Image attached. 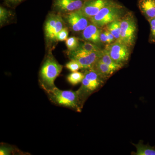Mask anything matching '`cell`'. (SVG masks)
Returning <instances> with one entry per match:
<instances>
[{"instance_id": "26", "label": "cell", "mask_w": 155, "mask_h": 155, "mask_svg": "<svg viewBox=\"0 0 155 155\" xmlns=\"http://www.w3.org/2000/svg\"><path fill=\"white\" fill-rule=\"evenodd\" d=\"M100 39L102 44H106V45H109V40H108L107 35V31L102 30L100 35Z\"/></svg>"}, {"instance_id": "14", "label": "cell", "mask_w": 155, "mask_h": 155, "mask_svg": "<svg viewBox=\"0 0 155 155\" xmlns=\"http://www.w3.org/2000/svg\"><path fill=\"white\" fill-rule=\"evenodd\" d=\"M91 69L95 71L105 80L110 77L115 72L110 67L100 61L99 59L96 62Z\"/></svg>"}, {"instance_id": "13", "label": "cell", "mask_w": 155, "mask_h": 155, "mask_svg": "<svg viewBox=\"0 0 155 155\" xmlns=\"http://www.w3.org/2000/svg\"><path fill=\"white\" fill-rule=\"evenodd\" d=\"M137 5L142 14L147 21L155 17V0H138Z\"/></svg>"}, {"instance_id": "22", "label": "cell", "mask_w": 155, "mask_h": 155, "mask_svg": "<svg viewBox=\"0 0 155 155\" xmlns=\"http://www.w3.org/2000/svg\"><path fill=\"white\" fill-rule=\"evenodd\" d=\"M79 39L75 36L68 38L65 41L68 51H73L76 50L80 45Z\"/></svg>"}, {"instance_id": "20", "label": "cell", "mask_w": 155, "mask_h": 155, "mask_svg": "<svg viewBox=\"0 0 155 155\" xmlns=\"http://www.w3.org/2000/svg\"><path fill=\"white\" fill-rule=\"evenodd\" d=\"M78 48L89 52L99 51L102 49L98 46L86 41L83 42L80 41V45Z\"/></svg>"}, {"instance_id": "7", "label": "cell", "mask_w": 155, "mask_h": 155, "mask_svg": "<svg viewBox=\"0 0 155 155\" xmlns=\"http://www.w3.org/2000/svg\"><path fill=\"white\" fill-rule=\"evenodd\" d=\"M101 50L89 52L77 48L74 51H67V55L70 60L78 61L82 66V69L85 70L92 69L99 58Z\"/></svg>"}, {"instance_id": "24", "label": "cell", "mask_w": 155, "mask_h": 155, "mask_svg": "<svg viewBox=\"0 0 155 155\" xmlns=\"http://www.w3.org/2000/svg\"><path fill=\"white\" fill-rule=\"evenodd\" d=\"M150 27V32L149 41L151 43H155V17L153 19L149 20Z\"/></svg>"}, {"instance_id": "17", "label": "cell", "mask_w": 155, "mask_h": 155, "mask_svg": "<svg viewBox=\"0 0 155 155\" xmlns=\"http://www.w3.org/2000/svg\"><path fill=\"white\" fill-rule=\"evenodd\" d=\"M137 149L136 152L132 153L135 155H155V149L147 145H144L141 143L137 144H134Z\"/></svg>"}, {"instance_id": "5", "label": "cell", "mask_w": 155, "mask_h": 155, "mask_svg": "<svg viewBox=\"0 0 155 155\" xmlns=\"http://www.w3.org/2000/svg\"><path fill=\"white\" fill-rule=\"evenodd\" d=\"M67 26L63 16L54 12L48 15L44 24L45 39L49 47L57 42V36L63 28Z\"/></svg>"}, {"instance_id": "19", "label": "cell", "mask_w": 155, "mask_h": 155, "mask_svg": "<svg viewBox=\"0 0 155 155\" xmlns=\"http://www.w3.org/2000/svg\"><path fill=\"white\" fill-rule=\"evenodd\" d=\"M22 152L15 147L6 143H1L0 147V155H9L12 154H22Z\"/></svg>"}, {"instance_id": "15", "label": "cell", "mask_w": 155, "mask_h": 155, "mask_svg": "<svg viewBox=\"0 0 155 155\" xmlns=\"http://www.w3.org/2000/svg\"><path fill=\"white\" fill-rule=\"evenodd\" d=\"M99 60L110 67L115 72L123 67L122 65L116 63L111 58L110 56L105 48L103 49H102L101 50Z\"/></svg>"}, {"instance_id": "3", "label": "cell", "mask_w": 155, "mask_h": 155, "mask_svg": "<svg viewBox=\"0 0 155 155\" xmlns=\"http://www.w3.org/2000/svg\"><path fill=\"white\" fill-rule=\"evenodd\" d=\"M127 12L124 6L116 1L103 8L95 16L89 19L91 23L103 28L110 22L121 19Z\"/></svg>"}, {"instance_id": "16", "label": "cell", "mask_w": 155, "mask_h": 155, "mask_svg": "<svg viewBox=\"0 0 155 155\" xmlns=\"http://www.w3.org/2000/svg\"><path fill=\"white\" fill-rule=\"evenodd\" d=\"M106 29L110 32L116 38V41H120L121 38L120 19L111 22L105 26Z\"/></svg>"}, {"instance_id": "21", "label": "cell", "mask_w": 155, "mask_h": 155, "mask_svg": "<svg viewBox=\"0 0 155 155\" xmlns=\"http://www.w3.org/2000/svg\"><path fill=\"white\" fill-rule=\"evenodd\" d=\"M12 14L11 11L5 8L4 7H0V25L1 26L5 25L9 22L12 17Z\"/></svg>"}, {"instance_id": "4", "label": "cell", "mask_w": 155, "mask_h": 155, "mask_svg": "<svg viewBox=\"0 0 155 155\" xmlns=\"http://www.w3.org/2000/svg\"><path fill=\"white\" fill-rule=\"evenodd\" d=\"M81 86L77 91L81 104H84L89 97L102 86L105 80L92 69H85Z\"/></svg>"}, {"instance_id": "11", "label": "cell", "mask_w": 155, "mask_h": 155, "mask_svg": "<svg viewBox=\"0 0 155 155\" xmlns=\"http://www.w3.org/2000/svg\"><path fill=\"white\" fill-rule=\"evenodd\" d=\"M85 0H53L54 12L61 14H68L80 10Z\"/></svg>"}, {"instance_id": "18", "label": "cell", "mask_w": 155, "mask_h": 155, "mask_svg": "<svg viewBox=\"0 0 155 155\" xmlns=\"http://www.w3.org/2000/svg\"><path fill=\"white\" fill-rule=\"evenodd\" d=\"M84 74L81 72H72L67 76V81L73 86L77 85L78 84L81 83L84 78Z\"/></svg>"}, {"instance_id": "8", "label": "cell", "mask_w": 155, "mask_h": 155, "mask_svg": "<svg viewBox=\"0 0 155 155\" xmlns=\"http://www.w3.org/2000/svg\"><path fill=\"white\" fill-rule=\"evenodd\" d=\"M105 49L116 63L123 67L129 60L131 48L122 42L116 41L106 45Z\"/></svg>"}, {"instance_id": "12", "label": "cell", "mask_w": 155, "mask_h": 155, "mask_svg": "<svg viewBox=\"0 0 155 155\" xmlns=\"http://www.w3.org/2000/svg\"><path fill=\"white\" fill-rule=\"evenodd\" d=\"M102 28H99L91 22L82 31L81 37L84 41L90 42L101 48L103 44L100 39V35Z\"/></svg>"}, {"instance_id": "25", "label": "cell", "mask_w": 155, "mask_h": 155, "mask_svg": "<svg viewBox=\"0 0 155 155\" xmlns=\"http://www.w3.org/2000/svg\"><path fill=\"white\" fill-rule=\"evenodd\" d=\"M69 28L67 26H66L65 28H63L58 33L57 36V42L60 41H66L68 38V35H69Z\"/></svg>"}, {"instance_id": "27", "label": "cell", "mask_w": 155, "mask_h": 155, "mask_svg": "<svg viewBox=\"0 0 155 155\" xmlns=\"http://www.w3.org/2000/svg\"><path fill=\"white\" fill-rule=\"evenodd\" d=\"M7 1H8V2H10L16 4V3L20 2H22V1H23V0H7Z\"/></svg>"}, {"instance_id": "1", "label": "cell", "mask_w": 155, "mask_h": 155, "mask_svg": "<svg viewBox=\"0 0 155 155\" xmlns=\"http://www.w3.org/2000/svg\"><path fill=\"white\" fill-rule=\"evenodd\" d=\"M63 66L58 63L53 55L51 50H49L42 64L38 81L40 86L46 93L56 87L55 81L61 74Z\"/></svg>"}, {"instance_id": "9", "label": "cell", "mask_w": 155, "mask_h": 155, "mask_svg": "<svg viewBox=\"0 0 155 155\" xmlns=\"http://www.w3.org/2000/svg\"><path fill=\"white\" fill-rule=\"evenodd\" d=\"M62 16L67 27L73 32H82L91 23L89 19L84 16L79 10Z\"/></svg>"}, {"instance_id": "23", "label": "cell", "mask_w": 155, "mask_h": 155, "mask_svg": "<svg viewBox=\"0 0 155 155\" xmlns=\"http://www.w3.org/2000/svg\"><path fill=\"white\" fill-rule=\"evenodd\" d=\"M65 67L72 72H76L81 69H82L81 65L75 60H70V61L66 64Z\"/></svg>"}, {"instance_id": "10", "label": "cell", "mask_w": 155, "mask_h": 155, "mask_svg": "<svg viewBox=\"0 0 155 155\" xmlns=\"http://www.w3.org/2000/svg\"><path fill=\"white\" fill-rule=\"evenodd\" d=\"M116 2V0H85L79 11L90 19L95 16L103 8Z\"/></svg>"}, {"instance_id": "6", "label": "cell", "mask_w": 155, "mask_h": 155, "mask_svg": "<svg viewBox=\"0 0 155 155\" xmlns=\"http://www.w3.org/2000/svg\"><path fill=\"white\" fill-rule=\"evenodd\" d=\"M121 38L120 41L127 46L133 48L136 39L137 25L134 15L127 12L120 19Z\"/></svg>"}, {"instance_id": "2", "label": "cell", "mask_w": 155, "mask_h": 155, "mask_svg": "<svg viewBox=\"0 0 155 155\" xmlns=\"http://www.w3.org/2000/svg\"><path fill=\"white\" fill-rule=\"evenodd\" d=\"M46 93L50 101L56 105L81 112L83 107L81 104L77 91L62 90L56 87Z\"/></svg>"}]
</instances>
